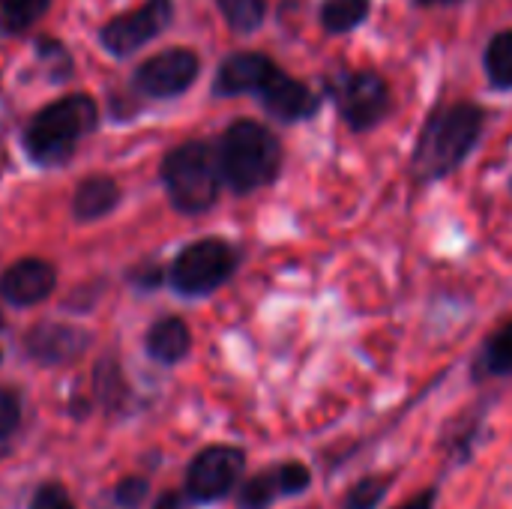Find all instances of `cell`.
<instances>
[{"label":"cell","instance_id":"6da1fadb","mask_svg":"<svg viewBox=\"0 0 512 509\" xmlns=\"http://www.w3.org/2000/svg\"><path fill=\"white\" fill-rule=\"evenodd\" d=\"M486 132V108L468 99L435 105L426 117L414 150L411 174L417 183H441L453 177L477 150Z\"/></svg>","mask_w":512,"mask_h":509},{"label":"cell","instance_id":"7a4b0ae2","mask_svg":"<svg viewBox=\"0 0 512 509\" xmlns=\"http://www.w3.org/2000/svg\"><path fill=\"white\" fill-rule=\"evenodd\" d=\"M219 168L222 183L237 195H252L270 183H276L282 171V141L273 135L270 126L258 120H234L219 147Z\"/></svg>","mask_w":512,"mask_h":509},{"label":"cell","instance_id":"3957f363","mask_svg":"<svg viewBox=\"0 0 512 509\" xmlns=\"http://www.w3.org/2000/svg\"><path fill=\"white\" fill-rule=\"evenodd\" d=\"M162 180L177 210L204 213L216 204L222 186L219 153L207 141H186L162 162Z\"/></svg>","mask_w":512,"mask_h":509},{"label":"cell","instance_id":"277c9868","mask_svg":"<svg viewBox=\"0 0 512 509\" xmlns=\"http://www.w3.org/2000/svg\"><path fill=\"white\" fill-rule=\"evenodd\" d=\"M321 93L336 105L339 120L354 135L378 129L393 111L390 84L375 69H342L324 81Z\"/></svg>","mask_w":512,"mask_h":509},{"label":"cell","instance_id":"5b68a950","mask_svg":"<svg viewBox=\"0 0 512 509\" xmlns=\"http://www.w3.org/2000/svg\"><path fill=\"white\" fill-rule=\"evenodd\" d=\"M96 126V105L90 96H66L33 117L24 135V147L36 162L63 159L72 144Z\"/></svg>","mask_w":512,"mask_h":509},{"label":"cell","instance_id":"8992f818","mask_svg":"<svg viewBox=\"0 0 512 509\" xmlns=\"http://www.w3.org/2000/svg\"><path fill=\"white\" fill-rule=\"evenodd\" d=\"M237 270V252L219 237L189 243L171 264L168 282L183 297H207L222 288Z\"/></svg>","mask_w":512,"mask_h":509},{"label":"cell","instance_id":"52a82bcc","mask_svg":"<svg viewBox=\"0 0 512 509\" xmlns=\"http://www.w3.org/2000/svg\"><path fill=\"white\" fill-rule=\"evenodd\" d=\"M246 471V453L231 444H216L201 450L186 468V495L198 504H213L228 498Z\"/></svg>","mask_w":512,"mask_h":509},{"label":"cell","instance_id":"ba28073f","mask_svg":"<svg viewBox=\"0 0 512 509\" xmlns=\"http://www.w3.org/2000/svg\"><path fill=\"white\" fill-rule=\"evenodd\" d=\"M258 102L264 105V111L285 123V126H294V123H303V120H312L321 105H324V93L312 90L306 81L288 75L282 66H276L270 72V78L264 81V87L255 93Z\"/></svg>","mask_w":512,"mask_h":509},{"label":"cell","instance_id":"9c48e42d","mask_svg":"<svg viewBox=\"0 0 512 509\" xmlns=\"http://www.w3.org/2000/svg\"><path fill=\"white\" fill-rule=\"evenodd\" d=\"M198 72H201V60L192 48H168L138 66L135 84L141 93L153 99H171L189 90Z\"/></svg>","mask_w":512,"mask_h":509},{"label":"cell","instance_id":"30bf717a","mask_svg":"<svg viewBox=\"0 0 512 509\" xmlns=\"http://www.w3.org/2000/svg\"><path fill=\"white\" fill-rule=\"evenodd\" d=\"M171 12H174L171 0H147L141 9H132L108 21L102 30V45L111 54H132L168 27Z\"/></svg>","mask_w":512,"mask_h":509},{"label":"cell","instance_id":"8fae6325","mask_svg":"<svg viewBox=\"0 0 512 509\" xmlns=\"http://www.w3.org/2000/svg\"><path fill=\"white\" fill-rule=\"evenodd\" d=\"M276 66L279 63L273 57L261 54V51H237V54L222 60V66L216 72V81H213V93L216 96L258 93Z\"/></svg>","mask_w":512,"mask_h":509},{"label":"cell","instance_id":"7c38bea8","mask_svg":"<svg viewBox=\"0 0 512 509\" xmlns=\"http://www.w3.org/2000/svg\"><path fill=\"white\" fill-rule=\"evenodd\" d=\"M90 345V336L69 324H36L27 333V354L36 363L60 366L75 357H81Z\"/></svg>","mask_w":512,"mask_h":509},{"label":"cell","instance_id":"4fadbf2b","mask_svg":"<svg viewBox=\"0 0 512 509\" xmlns=\"http://www.w3.org/2000/svg\"><path fill=\"white\" fill-rule=\"evenodd\" d=\"M54 291V267L39 258L15 261L0 276V294L15 306H33Z\"/></svg>","mask_w":512,"mask_h":509},{"label":"cell","instance_id":"5bb4252c","mask_svg":"<svg viewBox=\"0 0 512 509\" xmlns=\"http://www.w3.org/2000/svg\"><path fill=\"white\" fill-rule=\"evenodd\" d=\"M512 378V318L501 324L474 354L471 363V381L486 384V381H504Z\"/></svg>","mask_w":512,"mask_h":509},{"label":"cell","instance_id":"9a60e30c","mask_svg":"<svg viewBox=\"0 0 512 509\" xmlns=\"http://www.w3.org/2000/svg\"><path fill=\"white\" fill-rule=\"evenodd\" d=\"M189 348H192V336H189V327L180 318H162L147 333V354L156 363L174 366L189 354Z\"/></svg>","mask_w":512,"mask_h":509},{"label":"cell","instance_id":"2e32d148","mask_svg":"<svg viewBox=\"0 0 512 509\" xmlns=\"http://www.w3.org/2000/svg\"><path fill=\"white\" fill-rule=\"evenodd\" d=\"M117 198H120V192H117L114 180H108V177H87V180L75 189L72 213H75V219L90 222V219L105 216V213L117 204Z\"/></svg>","mask_w":512,"mask_h":509},{"label":"cell","instance_id":"e0dca14e","mask_svg":"<svg viewBox=\"0 0 512 509\" xmlns=\"http://www.w3.org/2000/svg\"><path fill=\"white\" fill-rule=\"evenodd\" d=\"M372 12V0H324L318 21L324 27V33L330 36H345L351 30H357Z\"/></svg>","mask_w":512,"mask_h":509},{"label":"cell","instance_id":"ac0fdd59","mask_svg":"<svg viewBox=\"0 0 512 509\" xmlns=\"http://www.w3.org/2000/svg\"><path fill=\"white\" fill-rule=\"evenodd\" d=\"M282 498H288L285 483H282V471H279V465H273V468L255 474L252 480H246L240 486L237 504H240V509H270Z\"/></svg>","mask_w":512,"mask_h":509},{"label":"cell","instance_id":"d6986e66","mask_svg":"<svg viewBox=\"0 0 512 509\" xmlns=\"http://www.w3.org/2000/svg\"><path fill=\"white\" fill-rule=\"evenodd\" d=\"M483 72L495 90H512V27L498 30L483 51Z\"/></svg>","mask_w":512,"mask_h":509},{"label":"cell","instance_id":"ffe728a7","mask_svg":"<svg viewBox=\"0 0 512 509\" xmlns=\"http://www.w3.org/2000/svg\"><path fill=\"white\" fill-rule=\"evenodd\" d=\"M393 486H396L393 474H366L345 492L339 509H378L387 501Z\"/></svg>","mask_w":512,"mask_h":509},{"label":"cell","instance_id":"44dd1931","mask_svg":"<svg viewBox=\"0 0 512 509\" xmlns=\"http://www.w3.org/2000/svg\"><path fill=\"white\" fill-rule=\"evenodd\" d=\"M219 9L237 33H255L267 18V0H219Z\"/></svg>","mask_w":512,"mask_h":509},{"label":"cell","instance_id":"7402d4cb","mask_svg":"<svg viewBox=\"0 0 512 509\" xmlns=\"http://www.w3.org/2000/svg\"><path fill=\"white\" fill-rule=\"evenodd\" d=\"M45 9H48V0H0V30L3 33H21Z\"/></svg>","mask_w":512,"mask_h":509},{"label":"cell","instance_id":"603a6c76","mask_svg":"<svg viewBox=\"0 0 512 509\" xmlns=\"http://www.w3.org/2000/svg\"><path fill=\"white\" fill-rule=\"evenodd\" d=\"M480 429H483V411H477V414H474V420H462V423H456V426H453V432H456V435H447L444 450H447L456 462H468V459H471V453H474V441H477Z\"/></svg>","mask_w":512,"mask_h":509},{"label":"cell","instance_id":"cb8c5ba5","mask_svg":"<svg viewBox=\"0 0 512 509\" xmlns=\"http://www.w3.org/2000/svg\"><path fill=\"white\" fill-rule=\"evenodd\" d=\"M147 489H150V486H147V480H141V477H129V480H123V483L114 489V501L126 509L141 507V501L147 498Z\"/></svg>","mask_w":512,"mask_h":509},{"label":"cell","instance_id":"d4e9b609","mask_svg":"<svg viewBox=\"0 0 512 509\" xmlns=\"http://www.w3.org/2000/svg\"><path fill=\"white\" fill-rule=\"evenodd\" d=\"M18 417H21V408H18L15 393L0 390V441H6L18 429Z\"/></svg>","mask_w":512,"mask_h":509},{"label":"cell","instance_id":"484cf974","mask_svg":"<svg viewBox=\"0 0 512 509\" xmlns=\"http://www.w3.org/2000/svg\"><path fill=\"white\" fill-rule=\"evenodd\" d=\"M30 509H75L69 495L60 489V486H42L33 498V507Z\"/></svg>","mask_w":512,"mask_h":509},{"label":"cell","instance_id":"4316f807","mask_svg":"<svg viewBox=\"0 0 512 509\" xmlns=\"http://www.w3.org/2000/svg\"><path fill=\"white\" fill-rule=\"evenodd\" d=\"M438 492H441V486H429V489L417 492L414 498L402 501L399 507H393V509H435L438 507V498H441Z\"/></svg>","mask_w":512,"mask_h":509},{"label":"cell","instance_id":"83f0119b","mask_svg":"<svg viewBox=\"0 0 512 509\" xmlns=\"http://www.w3.org/2000/svg\"><path fill=\"white\" fill-rule=\"evenodd\" d=\"M459 3H465V0H414V6H420V9H450Z\"/></svg>","mask_w":512,"mask_h":509},{"label":"cell","instance_id":"f1b7e54d","mask_svg":"<svg viewBox=\"0 0 512 509\" xmlns=\"http://www.w3.org/2000/svg\"><path fill=\"white\" fill-rule=\"evenodd\" d=\"M156 509H183V498L168 492V495H162V501L156 504Z\"/></svg>","mask_w":512,"mask_h":509},{"label":"cell","instance_id":"f546056e","mask_svg":"<svg viewBox=\"0 0 512 509\" xmlns=\"http://www.w3.org/2000/svg\"><path fill=\"white\" fill-rule=\"evenodd\" d=\"M510 192H512V180H510Z\"/></svg>","mask_w":512,"mask_h":509}]
</instances>
